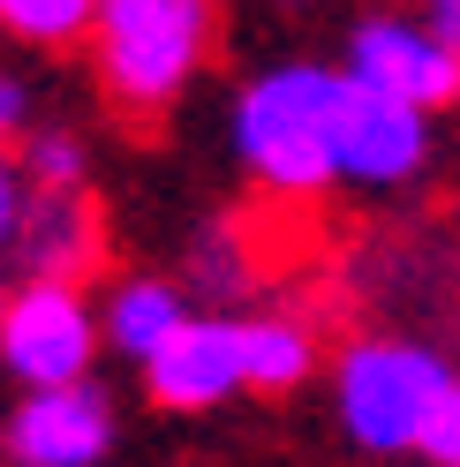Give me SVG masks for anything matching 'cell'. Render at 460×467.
<instances>
[{
  "mask_svg": "<svg viewBox=\"0 0 460 467\" xmlns=\"http://www.w3.org/2000/svg\"><path fill=\"white\" fill-rule=\"evenodd\" d=\"M16 129H23V91L0 76V136H16Z\"/></svg>",
  "mask_w": 460,
  "mask_h": 467,
  "instance_id": "cell-15",
  "label": "cell"
},
{
  "mask_svg": "<svg viewBox=\"0 0 460 467\" xmlns=\"http://www.w3.org/2000/svg\"><path fill=\"white\" fill-rule=\"evenodd\" d=\"M415 452H423V460H438V467H460V377L445 385V400L430 407V422H423V437H415Z\"/></svg>",
  "mask_w": 460,
  "mask_h": 467,
  "instance_id": "cell-13",
  "label": "cell"
},
{
  "mask_svg": "<svg viewBox=\"0 0 460 467\" xmlns=\"http://www.w3.org/2000/svg\"><path fill=\"white\" fill-rule=\"evenodd\" d=\"M182 295L174 286H159V279H136V286H121V295H113V309H106V332H113V347H121V355H152V347L166 339L182 325Z\"/></svg>",
  "mask_w": 460,
  "mask_h": 467,
  "instance_id": "cell-10",
  "label": "cell"
},
{
  "mask_svg": "<svg viewBox=\"0 0 460 467\" xmlns=\"http://www.w3.org/2000/svg\"><path fill=\"white\" fill-rule=\"evenodd\" d=\"M143 377L166 407H212L242 385V325L226 317H182L152 355H143Z\"/></svg>",
  "mask_w": 460,
  "mask_h": 467,
  "instance_id": "cell-7",
  "label": "cell"
},
{
  "mask_svg": "<svg viewBox=\"0 0 460 467\" xmlns=\"http://www.w3.org/2000/svg\"><path fill=\"white\" fill-rule=\"evenodd\" d=\"M113 437L106 400L83 385H38V400H23V415L8 422V452L23 467H91Z\"/></svg>",
  "mask_w": 460,
  "mask_h": 467,
  "instance_id": "cell-8",
  "label": "cell"
},
{
  "mask_svg": "<svg viewBox=\"0 0 460 467\" xmlns=\"http://www.w3.org/2000/svg\"><path fill=\"white\" fill-rule=\"evenodd\" d=\"M332 91L340 76L332 68H272L256 76L242 106H235V143L256 182H272L287 196H309L332 182Z\"/></svg>",
  "mask_w": 460,
  "mask_h": 467,
  "instance_id": "cell-1",
  "label": "cell"
},
{
  "mask_svg": "<svg viewBox=\"0 0 460 467\" xmlns=\"http://www.w3.org/2000/svg\"><path fill=\"white\" fill-rule=\"evenodd\" d=\"M31 166H38L46 189H76V143L68 136H38L31 143Z\"/></svg>",
  "mask_w": 460,
  "mask_h": 467,
  "instance_id": "cell-14",
  "label": "cell"
},
{
  "mask_svg": "<svg viewBox=\"0 0 460 467\" xmlns=\"http://www.w3.org/2000/svg\"><path fill=\"white\" fill-rule=\"evenodd\" d=\"M430 23H438V31L460 46V0H430Z\"/></svg>",
  "mask_w": 460,
  "mask_h": 467,
  "instance_id": "cell-16",
  "label": "cell"
},
{
  "mask_svg": "<svg viewBox=\"0 0 460 467\" xmlns=\"http://www.w3.org/2000/svg\"><path fill=\"white\" fill-rule=\"evenodd\" d=\"M91 347H99L91 309L76 302L68 279H38L0 309V355H8V369L23 385H76Z\"/></svg>",
  "mask_w": 460,
  "mask_h": 467,
  "instance_id": "cell-5",
  "label": "cell"
},
{
  "mask_svg": "<svg viewBox=\"0 0 460 467\" xmlns=\"http://www.w3.org/2000/svg\"><path fill=\"white\" fill-rule=\"evenodd\" d=\"M0 309H8V295H0Z\"/></svg>",
  "mask_w": 460,
  "mask_h": 467,
  "instance_id": "cell-18",
  "label": "cell"
},
{
  "mask_svg": "<svg viewBox=\"0 0 460 467\" xmlns=\"http://www.w3.org/2000/svg\"><path fill=\"white\" fill-rule=\"evenodd\" d=\"M423 166V106H400L385 91H370L340 68V91H332V173L348 182H408Z\"/></svg>",
  "mask_w": 460,
  "mask_h": 467,
  "instance_id": "cell-6",
  "label": "cell"
},
{
  "mask_svg": "<svg viewBox=\"0 0 460 467\" xmlns=\"http://www.w3.org/2000/svg\"><path fill=\"white\" fill-rule=\"evenodd\" d=\"M99 256V226H91V203L76 189H46L23 219V265L38 279H83Z\"/></svg>",
  "mask_w": 460,
  "mask_h": 467,
  "instance_id": "cell-9",
  "label": "cell"
},
{
  "mask_svg": "<svg viewBox=\"0 0 460 467\" xmlns=\"http://www.w3.org/2000/svg\"><path fill=\"white\" fill-rule=\"evenodd\" d=\"M453 369L415 339H362L340 355V422L370 452H408L430 407L445 400Z\"/></svg>",
  "mask_w": 460,
  "mask_h": 467,
  "instance_id": "cell-3",
  "label": "cell"
},
{
  "mask_svg": "<svg viewBox=\"0 0 460 467\" xmlns=\"http://www.w3.org/2000/svg\"><path fill=\"white\" fill-rule=\"evenodd\" d=\"M309 369V339L302 325H279V317H256V325H242V385L256 392H287L302 385Z\"/></svg>",
  "mask_w": 460,
  "mask_h": 467,
  "instance_id": "cell-11",
  "label": "cell"
},
{
  "mask_svg": "<svg viewBox=\"0 0 460 467\" xmlns=\"http://www.w3.org/2000/svg\"><path fill=\"white\" fill-rule=\"evenodd\" d=\"M16 234V182H8V166H0V242Z\"/></svg>",
  "mask_w": 460,
  "mask_h": 467,
  "instance_id": "cell-17",
  "label": "cell"
},
{
  "mask_svg": "<svg viewBox=\"0 0 460 467\" xmlns=\"http://www.w3.org/2000/svg\"><path fill=\"white\" fill-rule=\"evenodd\" d=\"M91 8L99 0H0V16H8L23 38H68V31L91 23Z\"/></svg>",
  "mask_w": 460,
  "mask_h": 467,
  "instance_id": "cell-12",
  "label": "cell"
},
{
  "mask_svg": "<svg viewBox=\"0 0 460 467\" xmlns=\"http://www.w3.org/2000/svg\"><path fill=\"white\" fill-rule=\"evenodd\" d=\"M348 76L385 91L400 106H445L460 99V46L438 23H408V16H370L348 38Z\"/></svg>",
  "mask_w": 460,
  "mask_h": 467,
  "instance_id": "cell-4",
  "label": "cell"
},
{
  "mask_svg": "<svg viewBox=\"0 0 460 467\" xmlns=\"http://www.w3.org/2000/svg\"><path fill=\"white\" fill-rule=\"evenodd\" d=\"M99 61L129 106H166L204 61L212 0H99Z\"/></svg>",
  "mask_w": 460,
  "mask_h": 467,
  "instance_id": "cell-2",
  "label": "cell"
}]
</instances>
